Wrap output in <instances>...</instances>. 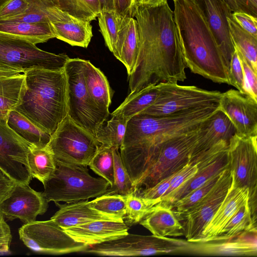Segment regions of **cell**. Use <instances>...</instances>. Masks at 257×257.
Listing matches in <instances>:
<instances>
[{
  "instance_id": "6da1fadb",
  "label": "cell",
  "mask_w": 257,
  "mask_h": 257,
  "mask_svg": "<svg viewBox=\"0 0 257 257\" xmlns=\"http://www.w3.org/2000/svg\"><path fill=\"white\" fill-rule=\"evenodd\" d=\"M131 17L138 24L139 49L135 66L128 76L130 94L160 83L184 81L187 67L173 11L168 3L133 6Z\"/></svg>"
},
{
  "instance_id": "7a4b0ae2",
  "label": "cell",
  "mask_w": 257,
  "mask_h": 257,
  "mask_svg": "<svg viewBox=\"0 0 257 257\" xmlns=\"http://www.w3.org/2000/svg\"><path fill=\"white\" fill-rule=\"evenodd\" d=\"M218 109L216 103L169 115L140 113L130 118L119 149L133 183L137 184L144 176L162 143L198 128Z\"/></svg>"
},
{
  "instance_id": "3957f363",
  "label": "cell",
  "mask_w": 257,
  "mask_h": 257,
  "mask_svg": "<svg viewBox=\"0 0 257 257\" xmlns=\"http://www.w3.org/2000/svg\"><path fill=\"white\" fill-rule=\"evenodd\" d=\"M174 21L187 67L214 82L229 84L221 52L192 0H173Z\"/></svg>"
},
{
  "instance_id": "277c9868",
  "label": "cell",
  "mask_w": 257,
  "mask_h": 257,
  "mask_svg": "<svg viewBox=\"0 0 257 257\" xmlns=\"http://www.w3.org/2000/svg\"><path fill=\"white\" fill-rule=\"evenodd\" d=\"M24 74L27 90L15 110L52 135L67 116L66 80L64 70L36 69Z\"/></svg>"
},
{
  "instance_id": "5b68a950",
  "label": "cell",
  "mask_w": 257,
  "mask_h": 257,
  "mask_svg": "<svg viewBox=\"0 0 257 257\" xmlns=\"http://www.w3.org/2000/svg\"><path fill=\"white\" fill-rule=\"evenodd\" d=\"M56 168L44 183L42 192L48 202L70 203L96 198L110 187L103 178L91 176L87 166L55 159Z\"/></svg>"
},
{
  "instance_id": "8992f818",
  "label": "cell",
  "mask_w": 257,
  "mask_h": 257,
  "mask_svg": "<svg viewBox=\"0 0 257 257\" xmlns=\"http://www.w3.org/2000/svg\"><path fill=\"white\" fill-rule=\"evenodd\" d=\"M82 60L69 58L64 68L66 80L67 115L94 136L97 129L108 115L97 107L88 91Z\"/></svg>"
},
{
  "instance_id": "52a82bcc",
  "label": "cell",
  "mask_w": 257,
  "mask_h": 257,
  "mask_svg": "<svg viewBox=\"0 0 257 257\" xmlns=\"http://www.w3.org/2000/svg\"><path fill=\"white\" fill-rule=\"evenodd\" d=\"M201 125L194 130L172 138L159 146L154 162L137 185L135 193L154 186L189 163Z\"/></svg>"
},
{
  "instance_id": "ba28073f",
  "label": "cell",
  "mask_w": 257,
  "mask_h": 257,
  "mask_svg": "<svg viewBox=\"0 0 257 257\" xmlns=\"http://www.w3.org/2000/svg\"><path fill=\"white\" fill-rule=\"evenodd\" d=\"M189 247V242L183 239L128 233L119 238L89 246L83 252L130 256L188 252Z\"/></svg>"
},
{
  "instance_id": "9c48e42d",
  "label": "cell",
  "mask_w": 257,
  "mask_h": 257,
  "mask_svg": "<svg viewBox=\"0 0 257 257\" xmlns=\"http://www.w3.org/2000/svg\"><path fill=\"white\" fill-rule=\"evenodd\" d=\"M100 146L93 134L67 115L52 135L46 147L56 160L88 166Z\"/></svg>"
},
{
  "instance_id": "30bf717a",
  "label": "cell",
  "mask_w": 257,
  "mask_h": 257,
  "mask_svg": "<svg viewBox=\"0 0 257 257\" xmlns=\"http://www.w3.org/2000/svg\"><path fill=\"white\" fill-rule=\"evenodd\" d=\"M157 85L158 94L155 101L140 113L163 116L187 111L219 103L222 95L219 91L177 83L162 82Z\"/></svg>"
},
{
  "instance_id": "8fae6325",
  "label": "cell",
  "mask_w": 257,
  "mask_h": 257,
  "mask_svg": "<svg viewBox=\"0 0 257 257\" xmlns=\"http://www.w3.org/2000/svg\"><path fill=\"white\" fill-rule=\"evenodd\" d=\"M70 58L42 50L36 45L0 34V64L20 70L63 71Z\"/></svg>"
},
{
  "instance_id": "7c38bea8",
  "label": "cell",
  "mask_w": 257,
  "mask_h": 257,
  "mask_svg": "<svg viewBox=\"0 0 257 257\" xmlns=\"http://www.w3.org/2000/svg\"><path fill=\"white\" fill-rule=\"evenodd\" d=\"M18 232L23 243L39 253L61 254L83 252L89 246L75 240L51 219L24 224Z\"/></svg>"
},
{
  "instance_id": "4fadbf2b",
  "label": "cell",
  "mask_w": 257,
  "mask_h": 257,
  "mask_svg": "<svg viewBox=\"0 0 257 257\" xmlns=\"http://www.w3.org/2000/svg\"><path fill=\"white\" fill-rule=\"evenodd\" d=\"M257 135L243 137L235 134L228 146V168L233 183L249 190L252 214L256 211L257 188Z\"/></svg>"
},
{
  "instance_id": "5bb4252c",
  "label": "cell",
  "mask_w": 257,
  "mask_h": 257,
  "mask_svg": "<svg viewBox=\"0 0 257 257\" xmlns=\"http://www.w3.org/2000/svg\"><path fill=\"white\" fill-rule=\"evenodd\" d=\"M232 182V173L226 168L211 191L188 212L179 216L181 219H185L184 228L187 241L196 242L201 239L203 229L217 211Z\"/></svg>"
},
{
  "instance_id": "9a60e30c",
  "label": "cell",
  "mask_w": 257,
  "mask_h": 257,
  "mask_svg": "<svg viewBox=\"0 0 257 257\" xmlns=\"http://www.w3.org/2000/svg\"><path fill=\"white\" fill-rule=\"evenodd\" d=\"M30 146L0 118V170L16 184L29 185L32 179L27 159Z\"/></svg>"
},
{
  "instance_id": "2e32d148",
  "label": "cell",
  "mask_w": 257,
  "mask_h": 257,
  "mask_svg": "<svg viewBox=\"0 0 257 257\" xmlns=\"http://www.w3.org/2000/svg\"><path fill=\"white\" fill-rule=\"evenodd\" d=\"M228 143L221 141L210 149L198 162L195 174L178 189L161 198V203L170 207L197 189L212 177L228 168Z\"/></svg>"
},
{
  "instance_id": "e0dca14e",
  "label": "cell",
  "mask_w": 257,
  "mask_h": 257,
  "mask_svg": "<svg viewBox=\"0 0 257 257\" xmlns=\"http://www.w3.org/2000/svg\"><path fill=\"white\" fill-rule=\"evenodd\" d=\"M49 202L42 192H38L29 185L16 184L0 203V209L10 221L19 219L24 224L36 221L39 215L47 210Z\"/></svg>"
},
{
  "instance_id": "ac0fdd59",
  "label": "cell",
  "mask_w": 257,
  "mask_h": 257,
  "mask_svg": "<svg viewBox=\"0 0 257 257\" xmlns=\"http://www.w3.org/2000/svg\"><path fill=\"white\" fill-rule=\"evenodd\" d=\"M188 252L213 255L256 256V228L230 236L221 234L205 241L189 242Z\"/></svg>"
},
{
  "instance_id": "d6986e66",
  "label": "cell",
  "mask_w": 257,
  "mask_h": 257,
  "mask_svg": "<svg viewBox=\"0 0 257 257\" xmlns=\"http://www.w3.org/2000/svg\"><path fill=\"white\" fill-rule=\"evenodd\" d=\"M219 108L230 119L236 134L243 137L257 135V100L231 89L222 93Z\"/></svg>"
},
{
  "instance_id": "ffe728a7",
  "label": "cell",
  "mask_w": 257,
  "mask_h": 257,
  "mask_svg": "<svg viewBox=\"0 0 257 257\" xmlns=\"http://www.w3.org/2000/svg\"><path fill=\"white\" fill-rule=\"evenodd\" d=\"M202 13L221 52L228 73L234 46L232 41L228 18L231 11L223 0H192Z\"/></svg>"
},
{
  "instance_id": "44dd1931",
  "label": "cell",
  "mask_w": 257,
  "mask_h": 257,
  "mask_svg": "<svg viewBox=\"0 0 257 257\" xmlns=\"http://www.w3.org/2000/svg\"><path fill=\"white\" fill-rule=\"evenodd\" d=\"M47 11L48 19L55 38L73 46L88 47L93 36L90 22L74 17L56 6Z\"/></svg>"
},
{
  "instance_id": "7402d4cb",
  "label": "cell",
  "mask_w": 257,
  "mask_h": 257,
  "mask_svg": "<svg viewBox=\"0 0 257 257\" xmlns=\"http://www.w3.org/2000/svg\"><path fill=\"white\" fill-rule=\"evenodd\" d=\"M236 133L230 119L219 108L201 125L189 163L196 164L217 143L221 141L229 143Z\"/></svg>"
},
{
  "instance_id": "603a6c76",
  "label": "cell",
  "mask_w": 257,
  "mask_h": 257,
  "mask_svg": "<svg viewBox=\"0 0 257 257\" xmlns=\"http://www.w3.org/2000/svg\"><path fill=\"white\" fill-rule=\"evenodd\" d=\"M128 229L124 221L96 220L64 230L76 241L90 246L119 238Z\"/></svg>"
},
{
  "instance_id": "cb8c5ba5",
  "label": "cell",
  "mask_w": 257,
  "mask_h": 257,
  "mask_svg": "<svg viewBox=\"0 0 257 257\" xmlns=\"http://www.w3.org/2000/svg\"><path fill=\"white\" fill-rule=\"evenodd\" d=\"M248 198V189L237 186L233 183L232 179V184L226 196L210 221L203 229L201 239L198 241H205L219 235L236 210Z\"/></svg>"
},
{
  "instance_id": "d4e9b609",
  "label": "cell",
  "mask_w": 257,
  "mask_h": 257,
  "mask_svg": "<svg viewBox=\"0 0 257 257\" xmlns=\"http://www.w3.org/2000/svg\"><path fill=\"white\" fill-rule=\"evenodd\" d=\"M139 49V31L137 20L123 17L113 55L123 64L128 76L135 66Z\"/></svg>"
},
{
  "instance_id": "484cf974",
  "label": "cell",
  "mask_w": 257,
  "mask_h": 257,
  "mask_svg": "<svg viewBox=\"0 0 257 257\" xmlns=\"http://www.w3.org/2000/svg\"><path fill=\"white\" fill-rule=\"evenodd\" d=\"M152 234L161 237L184 235V226L171 207L161 202L140 222Z\"/></svg>"
},
{
  "instance_id": "4316f807",
  "label": "cell",
  "mask_w": 257,
  "mask_h": 257,
  "mask_svg": "<svg viewBox=\"0 0 257 257\" xmlns=\"http://www.w3.org/2000/svg\"><path fill=\"white\" fill-rule=\"evenodd\" d=\"M56 205L59 209L50 219L63 230L96 220H113L93 209L88 199Z\"/></svg>"
},
{
  "instance_id": "83f0119b",
  "label": "cell",
  "mask_w": 257,
  "mask_h": 257,
  "mask_svg": "<svg viewBox=\"0 0 257 257\" xmlns=\"http://www.w3.org/2000/svg\"><path fill=\"white\" fill-rule=\"evenodd\" d=\"M82 66L85 84L91 97L97 107L109 116L112 93L106 77L88 60L83 59Z\"/></svg>"
},
{
  "instance_id": "f1b7e54d",
  "label": "cell",
  "mask_w": 257,
  "mask_h": 257,
  "mask_svg": "<svg viewBox=\"0 0 257 257\" xmlns=\"http://www.w3.org/2000/svg\"><path fill=\"white\" fill-rule=\"evenodd\" d=\"M0 34L25 40L35 45L55 38L49 22L0 23Z\"/></svg>"
},
{
  "instance_id": "f546056e",
  "label": "cell",
  "mask_w": 257,
  "mask_h": 257,
  "mask_svg": "<svg viewBox=\"0 0 257 257\" xmlns=\"http://www.w3.org/2000/svg\"><path fill=\"white\" fill-rule=\"evenodd\" d=\"M26 90L24 73L0 77V118L7 121L9 113L21 103Z\"/></svg>"
},
{
  "instance_id": "4dcf8cb0",
  "label": "cell",
  "mask_w": 257,
  "mask_h": 257,
  "mask_svg": "<svg viewBox=\"0 0 257 257\" xmlns=\"http://www.w3.org/2000/svg\"><path fill=\"white\" fill-rule=\"evenodd\" d=\"M7 122L9 126L22 138L38 148L46 147L51 139V134L37 127L15 110L9 113Z\"/></svg>"
},
{
  "instance_id": "1f68e13d",
  "label": "cell",
  "mask_w": 257,
  "mask_h": 257,
  "mask_svg": "<svg viewBox=\"0 0 257 257\" xmlns=\"http://www.w3.org/2000/svg\"><path fill=\"white\" fill-rule=\"evenodd\" d=\"M157 94V85L148 86L135 93H130L111 114L121 115L128 120L152 104L155 101Z\"/></svg>"
},
{
  "instance_id": "d6a6232c",
  "label": "cell",
  "mask_w": 257,
  "mask_h": 257,
  "mask_svg": "<svg viewBox=\"0 0 257 257\" xmlns=\"http://www.w3.org/2000/svg\"><path fill=\"white\" fill-rule=\"evenodd\" d=\"M27 159L32 178L37 179L44 185L56 168L53 154L46 147L40 148L31 145Z\"/></svg>"
},
{
  "instance_id": "836d02e7",
  "label": "cell",
  "mask_w": 257,
  "mask_h": 257,
  "mask_svg": "<svg viewBox=\"0 0 257 257\" xmlns=\"http://www.w3.org/2000/svg\"><path fill=\"white\" fill-rule=\"evenodd\" d=\"M230 34L234 47L257 72V38L243 29L232 18H228Z\"/></svg>"
},
{
  "instance_id": "e575fe53",
  "label": "cell",
  "mask_w": 257,
  "mask_h": 257,
  "mask_svg": "<svg viewBox=\"0 0 257 257\" xmlns=\"http://www.w3.org/2000/svg\"><path fill=\"white\" fill-rule=\"evenodd\" d=\"M127 120L119 115H113L97 129L95 137L101 146L119 149L124 139Z\"/></svg>"
},
{
  "instance_id": "d590c367",
  "label": "cell",
  "mask_w": 257,
  "mask_h": 257,
  "mask_svg": "<svg viewBox=\"0 0 257 257\" xmlns=\"http://www.w3.org/2000/svg\"><path fill=\"white\" fill-rule=\"evenodd\" d=\"M90 206L113 220L124 221L126 215V196L104 194L89 201Z\"/></svg>"
},
{
  "instance_id": "8d00e7d4",
  "label": "cell",
  "mask_w": 257,
  "mask_h": 257,
  "mask_svg": "<svg viewBox=\"0 0 257 257\" xmlns=\"http://www.w3.org/2000/svg\"><path fill=\"white\" fill-rule=\"evenodd\" d=\"M54 5L78 19L90 21L100 11L98 0H53Z\"/></svg>"
},
{
  "instance_id": "74e56055",
  "label": "cell",
  "mask_w": 257,
  "mask_h": 257,
  "mask_svg": "<svg viewBox=\"0 0 257 257\" xmlns=\"http://www.w3.org/2000/svg\"><path fill=\"white\" fill-rule=\"evenodd\" d=\"M160 202L161 199H147L136 193L126 196V215L124 222L128 227L140 223Z\"/></svg>"
},
{
  "instance_id": "f35d334b",
  "label": "cell",
  "mask_w": 257,
  "mask_h": 257,
  "mask_svg": "<svg viewBox=\"0 0 257 257\" xmlns=\"http://www.w3.org/2000/svg\"><path fill=\"white\" fill-rule=\"evenodd\" d=\"M122 17L114 10H101L97 16L100 31L105 45L113 54Z\"/></svg>"
},
{
  "instance_id": "ab89813d",
  "label": "cell",
  "mask_w": 257,
  "mask_h": 257,
  "mask_svg": "<svg viewBox=\"0 0 257 257\" xmlns=\"http://www.w3.org/2000/svg\"><path fill=\"white\" fill-rule=\"evenodd\" d=\"M253 228H256V220L253 218L248 198L236 210L220 234L230 236Z\"/></svg>"
},
{
  "instance_id": "60d3db41",
  "label": "cell",
  "mask_w": 257,
  "mask_h": 257,
  "mask_svg": "<svg viewBox=\"0 0 257 257\" xmlns=\"http://www.w3.org/2000/svg\"><path fill=\"white\" fill-rule=\"evenodd\" d=\"M118 148L113 149L114 159V184L106 194L127 196L135 193V187L130 176L124 166Z\"/></svg>"
},
{
  "instance_id": "b9f144b4",
  "label": "cell",
  "mask_w": 257,
  "mask_h": 257,
  "mask_svg": "<svg viewBox=\"0 0 257 257\" xmlns=\"http://www.w3.org/2000/svg\"><path fill=\"white\" fill-rule=\"evenodd\" d=\"M113 149L100 146L88 165L95 173L109 183V187H112L114 184Z\"/></svg>"
},
{
  "instance_id": "7bdbcfd3",
  "label": "cell",
  "mask_w": 257,
  "mask_h": 257,
  "mask_svg": "<svg viewBox=\"0 0 257 257\" xmlns=\"http://www.w3.org/2000/svg\"><path fill=\"white\" fill-rule=\"evenodd\" d=\"M221 172L212 177L203 185L174 203L171 207L175 209L176 215L179 216L186 213L201 201L215 186Z\"/></svg>"
},
{
  "instance_id": "ee69618b",
  "label": "cell",
  "mask_w": 257,
  "mask_h": 257,
  "mask_svg": "<svg viewBox=\"0 0 257 257\" xmlns=\"http://www.w3.org/2000/svg\"><path fill=\"white\" fill-rule=\"evenodd\" d=\"M28 3L27 11L22 15L6 20L0 23L49 22L48 19V9L55 6L53 0H26Z\"/></svg>"
},
{
  "instance_id": "f6af8a7d",
  "label": "cell",
  "mask_w": 257,
  "mask_h": 257,
  "mask_svg": "<svg viewBox=\"0 0 257 257\" xmlns=\"http://www.w3.org/2000/svg\"><path fill=\"white\" fill-rule=\"evenodd\" d=\"M235 48V47H234ZM240 59L243 73L244 92L257 100V72L235 48Z\"/></svg>"
},
{
  "instance_id": "bcb514c9",
  "label": "cell",
  "mask_w": 257,
  "mask_h": 257,
  "mask_svg": "<svg viewBox=\"0 0 257 257\" xmlns=\"http://www.w3.org/2000/svg\"><path fill=\"white\" fill-rule=\"evenodd\" d=\"M228 77L229 85H232L241 92L244 93L242 68L235 48L230 63Z\"/></svg>"
},
{
  "instance_id": "7dc6e473",
  "label": "cell",
  "mask_w": 257,
  "mask_h": 257,
  "mask_svg": "<svg viewBox=\"0 0 257 257\" xmlns=\"http://www.w3.org/2000/svg\"><path fill=\"white\" fill-rule=\"evenodd\" d=\"M28 8L26 0H8L0 7V22L22 15Z\"/></svg>"
},
{
  "instance_id": "c3c4849f",
  "label": "cell",
  "mask_w": 257,
  "mask_h": 257,
  "mask_svg": "<svg viewBox=\"0 0 257 257\" xmlns=\"http://www.w3.org/2000/svg\"><path fill=\"white\" fill-rule=\"evenodd\" d=\"M197 170V163H189L187 164L183 168L175 174L169 188L163 197L172 193L180 187L185 182L192 177Z\"/></svg>"
},
{
  "instance_id": "681fc988",
  "label": "cell",
  "mask_w": 257,
  "mask_h": 257,
  "mask_svg": "<svg viewBox=\"0 0 257 257\" xmlns=\"http://www.w3.org/2000/svg\"><path fill=\"white\" fill-rule=\"evenodd\" d=\"M176 173L161 180L154 186L136 193L147 199H161L169 188L173 177Z\"/></svg>"
},
{
  "instance_id": "f907efd6",
  "label": "cell",
  "mask_w": 257,
  "mask_h": 257,
  "mask_svg": "<svg viewBox=\"0 0 257 257\" xmlns=\"http://www.w3.org/2000/svg\"><path fill=\"white\" fill-rule=\"evenodd\" d=\"M231 17L243 29L257 38V18L243 12H233Z\"/></svg>"
},
{
  "instance_id": "816d5d0a",
  "label": "cell",
  "mask_w": 257,
  "mask_h": 257,
  "mask_svg": "<svg viewBox=\"0 0 257 257\" xmlns=\"http://www.w3.org/2000/svg\"><path fill=\"white\" fill-rule=\"evenodd\" d=\"M12 239L10 227L0 209V254L9 252Z\"/></svg>"
},
{
  "instance_id": "f5cc1de1",
  "label": "cell",
  "mask_w": 257,
  "mask_h": 257,
  "mask_svg": "<svg viewBox=\"0 0 257 257\" xmlns=\"http://www.w3.org/2000/svg\"><path fill=\"white\" fill-rule=\"evenodd\" d=\"M16 183L0 170V203L11 193Z\"/></svg>"
},
{
  "instance_id": "db71d44e",
  "label": "cell",
  "mask_w": 257,
  "mask_h": 257,
  "mask_svg": "<svg viewBox=\"0 0 257 257\" xmlns=\"http://www.w3.org/2000/svg\"><path fill=\"white\" fill-rule=\"evenodd\" d=\"M238 12L257 18V0H234Z\"/></svg>"
},
{
  "instance_id": "11a10c76",
  "label": "cell",
  "mask_w": 257,
  "mask_h": 257,
  "mask_svg": "<svg viewBox=\"0 0 257 257\" xmlns=\"http://www.w3.org/2000/svg\"><path fill=\"white\" fill-rule=\"evenodd\" d=\"M114 11L121 17H131L133 0H113Z\"/></svg>"
},
{
  "instance_id": "9f6ffc18",
  "label": "cell",
  "mask_w": 257,
  "mask_h": 257,
  "mask_svg": "<svg viewBox=\"0 0 257 257\" xmlns=\"http://www.w3.org/2000/svg\"><path fill=\"white\" fill-rule=\"evenodd\" d=\"M21 73L22 72L18 69L0 64V77L13 76Z\"/></svg>"
},
{
  "instance_id": "6f0895ef",
  "label": "cell",
  "mask_w": 257,
  "mask_h": 257,
  "mask_svg": "<svg viewBox=\"0 0 257 257\" xmlns=\"http://www.w3.org/2000/svg\"><path fill=\"white\" fill-rule=\"evenodd\" d=\"M167 2V0H133V6L135 5H147L154 6L162 5Z\"/></svg>"
},
{
  "instance_id": "680465c9",
  "label": "cell",
  "mask_w": 257,
  "mask_h": 257,
  "mask_svg": "<svg viewBox=\"0 0 257 257\" xmlns=\"http://www.w3.org/2000/svg\"><path fill=\"white\" fill-rule=\"evenodd\" d=\"M101 10H114L113 0H98Z\"/></svg>"
},
{
  "instance_id": "91938a15",
  "label": "cell",
  "mask_w": 257,
  "mask_h": 257,
  "mask_svg": "<svg viewBox=\"0 0 257 257\" xmlns=\"http://www.w3.org/2000/svg\"><path fill=\"white\" fill-rule=\"evenodd\" d=\"M227 5L232 12H238L234 0H223Z\"/></svg>"
},
{
  "instance_id": "94428289",
  "label": "cell",
  "mask_w": 257,
  "mask_h": 257,
  "mask_svg": "<svg viewBox=\"0 0 257 257\" xmlns=\"http://www.w3.org/2000/svg\"><path fill=\"white\" fill-rule=\"evenodd\" d=\"M8 0H0V7L7 2Z\"/></svg>"
}]
</instances>
